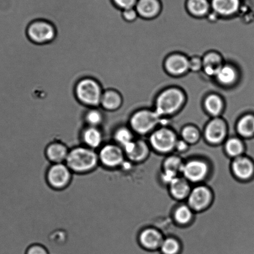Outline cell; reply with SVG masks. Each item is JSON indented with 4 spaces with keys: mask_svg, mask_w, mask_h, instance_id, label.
Returning a JSON list of instances; mask_svg holds the SVG:
<instances>
[{
    "mask_svg": "<svg viewBox=\"0 0 254 254\" xmlns=\"http://www.w3.org/2000/svg\"><path fill=\"white\" fill-rule=\"evenodd\" d=\"M138 0H112L113 4L120 10L134 8Z\"/></svg>",
    "mask_w": 254,
    "mask_h": 254,
    "instance_id": "cell-34",
    "label": "cell"
},
{
    "mask_svg": "<svg viewBox=\"0 0 254 254\" xmlns=\"http://www.w3.org/2000/svg\"><path fill=\"white\" fill-rule=\"evenodd\" d=\"M26 34L32 43L43 46L55 40L58 33L53 22L45 19H38L29 24Z\"/></svg>",
    "mask_w": 254,
    "mask_h": 254,
    "instance_id": "cell-3",
    "label": "cell"
},
{
    "mask_svg": "<svg viewBox=\"0 0 254 254\" xmlns=\"http://www.w3.org/2000/svg\"><path fill=\"white\" fill-rule=\"evenodd\" d=\"M113 141L123 149L134 140L132 130L125 127L117 128L113 132Z\"/></svg>",
    "mask_w": 254,
    "mask_h": 254,
    "instance_id": "cell-27",
    "label": "cell"
},
{
    "mask_svg": "<svg viewBox=\"0 0 254 254\" xmlns=\"http://www.w3.org/2000/svg\"><path fill=\"white\" fill-rule=\"evenodd\" d=\"M173 219L179 226H187L193 220L194 211L188 204H180L174 209Z\"/></svg>",
    "mask_w": 254,
    "mask_h": 254,
    "instance_id": "cell-23",
    "label": "cell"
},
{
    "mask_svg": "<svg viewBox=\"0 0 254 254\" xmlns=\"http://www.w3.org/2000/svg\"><path fill=\"white\" fill-rule=\"evenodd\" d=\"M237 130L239 135L246 139L254 137V116L248 115L242 118L238 122Z\"/></svg>",
    "mask_w": 254,
    "mask_h": 254,
    "instance_id": "cell-26",
    "label": "cell"
},
{
    "mask_svg": "<svg viewBox=\"0 0 254 254\" xmlns=\"http://www.w3.org/2000/svg\"><path fill=\"white\" fill-rule=\"evenodd\" d=\"M207 111L212 115H218L223 109V102L221 98L215 95L209 96L204 103Z\"/></svg>",
    "mask_w": 254,
    "mask_h": 254,
    "instance_id": "cell-32",
    "label": "cell"
},
{
    "mask_svg": "<svg viewBox=\"0 0 254 254\" xmlns=\"http://www.w3.org/2000/svg\"><path fill=\"white\" fill-rule=\"evenodd\" d=\"M164 238L161 231L152 227L142 229L137 236L140 246L150 251L159 250Z\"/></svg>",
    "mask_w": 254,
    "mask_h": 254,
    "instance_id": "cell-13",
    "label": "cell"
},
{
    "mask_svg": "<svg viewBox=\"0 0 254 254\" xmlns=\"http://www.w3.org/2000/svg\"><path fill=\"white\" fill-rule=\"evenodd\" d=\"M70 11H71V10H70ZM78 12H80V13H81V11H78ZM68 13H69V12H68ZM57 15H58V14H57ZM57 15H56V16H57ZM55 16H54V17H55Z\"/></svg>",
    "mask_w": 254,
    "mask_h": 254,
    "instance_id": "cell-40",
    "label": "cell"
},
{
    "mask_svg": "<svg viewBox=\"0 0 254 254\" xmlns=\"http://www.w3.org/2000/svg\"><path fill=\"white\" fill-rule=\"evenodd\" d=\"M209 167L203 159H193L185 162L182 169V177L190 183L199 184L208 178Z\"/></svg>",
    "mask_w": 254,
    "mask_h": 254,
    "instance_id": "cell-10",
    "label": "cell"
},
{
    "mask_svg": "<svg viewBox=\"0 0 254 254\" xmlns=\"http://www.w3.org/2000/svg\"><path fill=\"white\" fill-rule=\"evenodd\" d=\"M226 134V125L221 119L212 120L204 130V138L206 142L212 145H218L223 143Z\"/></svg>",
    "mask_w": 254,
    "mask_h": 254,
    "instance_id": "cell-14",
    "label": "cell"
},
{
    "mask_svg": "<svg viewBox=\"0 0 254 254\" xmlns=\"http://www.w3.org/2000/svg\"><path fill=\"white\" fill-rule=\"evenodd\" d=\"M150 145L143 140H134L123 148L126 157L129 162L134 164L144 162L149 157Z\"/></svg>",
    "mask_w": 254,
    "mask_h": 254,
    "instance_id": "cell-12",
    "label": "cell"
},
{
    "mask_svg": "<svg viewBox=\"0 0 254 254\" xmlns=\"http://www.w3.org/2000/svg\"><path fill=\"white\" fill-rule=\"evenodd\" d=\"M185 162L179 155H171L163 160L162 171L179 176L182 174Z\"/></svg>",
    "mask_w": 254,
    "mask_h": 254,
    "instance_id": "cell-24",
    "label": "cell"
},
{
    "mask_svg": "<svg viewBox=\"0 0 254 254\" xmlns=\"http://www.w3.org/2000/svg\"><path fill=\"white\" fill-rule=\"evenodd\" d=\"M214 192L207 186L199 185L191 189L187 198V204L192 210L200 213L208 209L213 204Z\"/></svg>",
    "mask_w": 254,
    "mask_h": 254,
    "instance_id": "cell-8",
    "label": "cell"
},
{
    "mask_svg": "<svg viewBox=\"0 0 254 254\" xmlns=\"http://www.w3.org/2000/svg\"><path fill=\"white\" fill-rule=\"evenodd\" d=\"M162 254H180L182 251V244L179 239L173 236L166 237L160 247Z\"/></svg>",
    "mask_w": 254,
    "mask_h": 254,
    "instance_id": "cell-29",
    "label": "cell"
},
{
    "mask_svg": "<svg viewBox=\"0 0 254 254\" xmlns=\"http://www.w3.org/2000/svg\"><path fill=\"white\" fill-rule=\"evenodd\" d=\"M230 171L239 182L250 181L254 177V162L248 155H241L232 160Z\"/></svg>",
    "mask_w": 254,
    "mask_h": 254,
    "instance_id": "cell-11",
    "label": "cell"
},
{
    "mask_svg": "<svg viewBox=\"0 0 254 254\" xmlns=\"http://www.w3.org/2000/svg\"><path fill=\"white\" fill-rule=\"evenodd\" d=\"M98 154L100 164L108 169L121 168L127 160L124 150L114 142L103 144Z\"/></svg>",
    "mask_w": 254,
    "mask_h": 254,
    "instance_id": "cell-6",
    "label": "cell"
},
{
    "mask_svg": "<svg viewBox=\"0 0 254 254\" xmlns=\"http://www.w3.org/2000/svg\"><path fill=\"white\" fill-rule=\"evenodd\" d=\"M83 145L93 150H99L103 145L104 135L99 127H86L81 132Z\"/></svg>",
    "mask_w": 254,
    "mask_h": 254,
    "instance_id": "cell-17",
    "label": "cell"
},
{
    "mask_svg": "<svg viewBox=\"0 0 254 254\" xmlns=\"http://www.w3.org/2000/svg\"><path fill=\"white\" fill-rule=\"evenodd\" d=\"M70 149L66 144L61 141H53L47 145L44 150L46 159L52 164L65 163Z\"/></svg>",
    "mask_w": 254,
    "mask_h": 254,
    "instance_id": "cell-15",
    "label": "cell"
},
{
    "mask_svg": "<svg viewBox=\"0 0 254 254\" xmlns=\"http://www.w3.org/2000/svg\"><path fill=\"white\" fill-rule=\"evenodd\" d=\"M246 144L237 137L229 138L224 144V151L231 159L241 156L246 154Z\"/></svg>",
    "mask_w": 254,
    "mask_h": 254,
    "instance_id": "cell-21",
    "label": "cell"
},
{
    "mask_svg": "<svg viewBox=\"0 0 254 254\" xmlns=\"http://www.w3.org/2000/svg\"><path fill=\"white\" fill-rule=\"evenodd\" d=\"M189 145L187 142H185L184 140H178L177 142L176 149L179 152H185L188 150Z\"/></svg>",
    "mask_w": 254,
    "mask_h": 254,
    "instance_id": "cell-38",
    "label": "cell"
},
{
    "mask_svg": "<svg viewBox=\"0 0 254 254\" xmlns=\"http://www.w3.org/2000/svg\"><path fill=\"white\" fill-rule=\"evenodd\" d=\"M160 116L156 112L139 111L130 118L129 124L132 131L140 135H145L151 131L159 122Z\"/></svg>",
    "mask_w": 254,
    "mask_h": 254,
    "instance_id": "cell-9",
    "label": "cell"
},
{
    "mask_svg": "<svg viewBox=\"0 0 254 254\" xmlns=\"http://www.w3.org/2000/svg\"><path fill=\"white\" fill-rule=\"evenodd\" d=\"M168 189L170 195L177 201L187 199L191 190L190 182L183 177H178L175 179L168 186Z\"/></svg>",
    "mask_w": 254,
    "mask_h": 254,
    "instance_id": "cell-18",
    "label": "cell"
},
{
    "mask_svg": "<svg viewBox=\"0 0 254 254\" xmlns=\"http://www.w3.org/2000/svg\"><path fill=\"white\" fill-rule=\"evenodd\" d=\"M219 82L224 85H230L235 80L236 73L233 68L230 66H223L216 75Z\"/></svg>",
    "mask_w": 254,
    "mask_h": 254,
    "instance_id": "cell-31",
    "label": "cell"
},
{
    "mask_svg": "<svg viewBox=\"0 0 254 254\" xmlns=\"http://www.w3.org/2000/svg\"><path fill=\"white\" fill-rule=\"evenodd\" d=\"M65 163L73 173L83 175L94 171L100 160L97 150L83 145L71 148Z\"/></svg>",
    "mask_w": 254,
    "mask_h": 254,
    "instance_id": "cell-1",
    "label": "cell"
},
{
    "mask_svg": "<svg viewBox=\"0 0 254 254\" xmlns=\"http://www.w3.org/2000/svg\"><path fill=\"white\" fill-rule=\"evenodd\" d=\"M123 104L122 93L115 88H108L103 91L100 107L109 113L117 112Z\"/></svg>",
    "mask_w": 254,
    "mask_h": 254,
    "instance_id": "cell-16",
    "label": "cell"
},
{
    "mask_svg": "<svg viewBox=\"0 0 254 254\" xmlns=\"http://www.w3.org/2000/svg\"><path fill=\"white\" fill-rule=\"evenodd\" d=\"M73 12H74V13H76V11H73ZM70 13V12H69V13ZM76 13L82 14L80 13V12H78V13ZM61 14H58V15H57L56 16L54 17V18L53 19L55 18H56V17H57V16H59V15H61ZM81 17H83V18H85V16H83V15H81ZM53 19H52V20H53ZM52 20H51V22H52Z\"/></svg>",
    "mask_w": 254,
    "mask_h": 254,
    "instance_id": "cell-39",
    "label": "cell"
},
{
    "mask_svg": "<svg viewBox=\"0 0 254 254\" xmlns=\"http://www.w3.org/2000/svg\"><path fill=\"white\" fill-rule=\"evenodd\" d=\"M182 137L189 145H193L198 142L200 134L196 127H187L182 130Z\"/></svg>",
    "mask_w": 254,
    "mask_h": 254,
    "instance_id": "cell-33",
    "label": "cell"
},
{
    "mask_svg": "<svg viewBox=\"0 0 254 254\" xmlns=\"http://www.w3.org/2000/svg\"><path fill=\"white\" fill-rule=\"evenodd\" d=\"M203 67L207 75L216 76L223 67L221 57L215 53L207 54L203 61Z\"/></svg>",
    "mask_w": 254,
    "mask_h": 254,
    "instance_id": "cell-25",
    "label": "cell"
},
{
    "mask_svg": "<svg viewBox=\"0 0 254 254\" xmlns=\"http://www.w3.org/2000/svg\"><path fill=\"white\" fill-rule=\"evenodd\" d=\"M105 115L98 108H89L84 115L86 126L99 127L104 123Z\"/></svg>",
    "mask_w": 254,
    "mask_h": 254,
    "instance_id": "cell-28",
    "label": "cell"
},
{
    "mask_svg": "<svg viewBox=\"0 0 254 254\" xmlns=\"http://www.w3.org/2000/svg\"><path fill=\"white\" fill-rule=\"evenodd\" d=\"M165 66L170 73L181 75L189 69V61L183 56L174 55L168 58Z\"/></svg>",
    "mask_w": 254,
    "mask_h": 254,
    "instance_id": "cell-19",
    "label": "cell"
},
{
    "mask_svg": "<svg viewBox=\"0 0 254 254\" xmlns=\"http://www.w3.org/2000/svg\"><path fill=\"white\" fill-rule=\"evenodd\" d=\"M122 16L124 21L127 23H132L137 19L138 13L136 9L134 8H130L125 9L122 11Z\"/></svg>",
    "mask_w": 254,
    "mask_h": 254,
    "instance_id": "cell-36",
    "label": "cell"
},
{
    "mask_svg": "<svg viewBox=\"0 0 254 254\" xmlns=\"http://www.w3.org/2000/svg\"><path fill=\"white\" fill-rule=\"evenodd\" d=\"M203 66V61L198 58L191 59L189 61V69L192 71H198L200 70Z\"/></svg>",
    "mask_w": 254,
    "mask_h": 254,
    "instance_id": "cell-37",
    "label": "cell"
},
{
    "mask_svg": "<svg viewBox=\"0 0 254 254\" xmlns=\"http://www.w3.org/2000/svg\"><path fill=\"white\" fill-rule=\"evenodd\" d=\"M135 9L138 15L143 18H152L159 13L160 4L157 0H138Z\"/></svg>",
    "mask_w": 254,
    "mask_h": 254,
    "instance_id": "cell-20",
    "label": "cell"
},
{
    "mask_svg": "<svg viewBox=\"0 0 254 254\" xmlns=\"http://www.w3.org/2000/svg\"><path fill=\"white\" fill-rule=\"evenodd\" d=\"M26 254H49L48 249L41 244H33L29 247Z\"/></svg>",
    "mask_w": 254,
    "mask_h": 254,
    "instance_id": "cell-35",
    "label": "cell"
},
{
    "mask_svg": "<svg viewBox=\"0 0 254 254\" xmlns=\"http://www.w3.org/2000/svg\"><path fill=\"white\" fill-rule=\"evenodd\" d=\"M187 6L190 13L196 16L204 15L209 9L207 0H189Z\"/></svg>",
    "mask_w": 254,
    "mask_h": 254,
    "instance_id": "cell-30",
    "label": "cell"
},
{
    "mask_svg": "<svg viewBox=\"0 0 254 254\" xmlns=\"http://www.w3.org/2000/svg\"><path fill=\"white\" fill-rule=\"evenodd\" d=\"M73 177V172L65 163L52 164L47 171L46 181L51 189L63 191L70 186Z\"/></svg>",
    "mask_w": 254,
    "mask_h": 254,
    "instance_id": "cell-4",
    "label": "cell"
},
{
    "mask_svg": "<svg viewBox=\"0 0 254 254\" xmlns=\"http://www.w3.org/2000/svg\"><path fill=\"white\" fill-rule=\"evenodd\" d=\"M149 145L153 151L165 155L174 151L178 139L172 130L161 128L153 132L149 137Z\"/></svg>",
    "mask_w": 254,
    "mask_h": 254,
    "instance_id": "cell-5",
    "label": "cell"
},
{
    "mask_svg": "<svg viewBox=\"0 0 254 254\" xmlns=\"http://www.w3.org/2000/svg\"><path fill=\"white\" fill-rule=\"evenodd\" d=\"M239 0H212V6L217 13L231 15L238 10Z\"/></svg>",
    "mask_w": 254,
    "mask_h": 254,
    "instance_id": "cell-22",
    "label": "cell"
},
{
    "mask_svg": "<svg viewBox=\"0 0 254 254\" xmlns=\"http://www.w3.org/2000/svg\"><path fill=\"white\" fill-rule=\"evenodd\" d=\"M103 87L95 78L85 77L76 84L75 94L81 105L88 108H98L100 106Z\"/></svg>",
    "mask_w": 254,
    "mask_h": 254,
    "instance_id": "cell-2",
    "label": "cell"
},
{
    "mask_svg": "<svg viewBox=\"0 0 254 254\" xmlns=\"http://www.w3.org/2000/svg\"><path fill=\"white\" fill-rule=\"evenodd\" d=\"M184 102L183 93L176 88L165 90L158 98L156 113L158 115H171L181 108Z\"/></svg>",
    "mask_w": 254,
    "mask_h": 254,
    "instance_id": "cell-7",
    "label": "cell"
}]
</instances>
